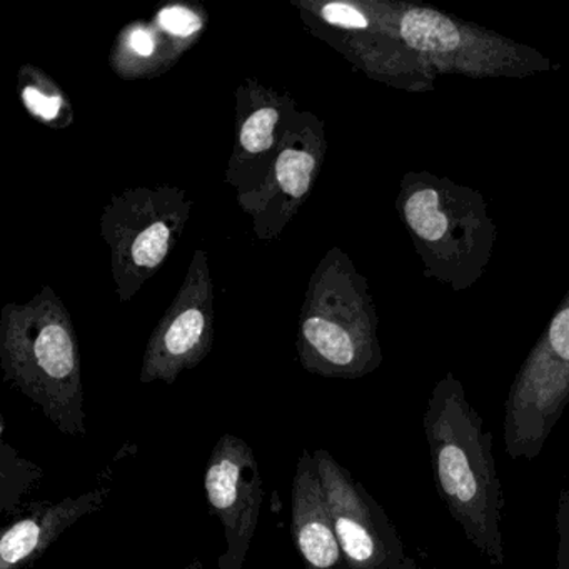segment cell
Listing matches in <instances>:
<instances>
[{
	"label": "cell",
	"mask_w": 569,
	"mask_h": 569,
	"mask_svg": "<svg viewBox=\"0 0 569 569\" xmlns=\"http://www.w3.org/2000/svg\"><path fill=\"white\" fill-rule=\"evenodd\" d=\"M2 448H0V505H2V515H19L21 509L22 496L31 491L32 486L38 479L44 476L39 466L28 459L21 458L19 452L2 438Z\"/></svg>",
	"instance_id": "cell-8"
},
{
	"label": "cell",
	"mask_w": 569,
	"mask_h": 569,
	"mask_svg": "<svg viewBox=\"0 0 569 569\" xmlns=\"http://www.w3.org/2000/svg\"><path fill=\"white\" fill-rule=\"evenodd\" d=\"M436 491L468 541L492 566H505L501 479L492 435L465 398L461 386L442 382L422 416Z\"/></svg>",
	"instance_id": "cell-1"
},
{
	"label": "cell",
	"mask_w": 569,
	"mask_h": 569,
	"mask_svg": "<svg viewBox=\"0 0 569 569\" xmlns=\"http://www.w3.org/2000/svg\"><path fill=\"white\" fill-rule=\"evenodd\" d=\"M111 488L99 486L76 498L61 501H32L2 532L0 569H24L38 561L62 532L86 516L98 512L108 501Z\"/></svg>",
	"instance_id": "cell-4"
},
{
	"label": "cell",
	"mask_w": 569,
	"mask_h": 569,
	"mask_svg": "<svg viewBox=\"0 0 569 569\" xmlns=\"http://www.w3.org/2000/svg\"><path fill=\"white\" fill-rule=\"evenodd\" d=\"M179 569H204V565H202L201 561H198V559H196V561H192L191 565L184 566V568Z\"/></svg>",
	"instance_id": "cell-20"
},
{
	"label": "cell",
	"mask_w": 569,
	"mask_h": 569,
	"mask_svg": "<svg viewBox=\"0 0 569 569\" xmlns=\"http://www.w3.org/2000/svg\"><path fill=\"white\" fill-rule=\"evenodd\" d=\"M279 114L276 109H261L254 112L246 122L241 131V142L249 152H262L271 148L272 129L278 122Z\"/></svg>",
	"instance_id": "cell-12"
},
{
	"label": "cell",
	"mask_w": 569,
	"mask_h": 569,
	"mask_svg": "<svg viewBox=\"0 0 569 569\" xmlns=\"http://www.w3.org/2000/svg\"><path fill=\"white\" fill-rule=\"evenodd\" d=\"M22 98H24L26 106H28L36 116L48 119V121L54 119L56 116L59 114V109L62 108V99L59 98V96L48 98V96L42 94V92L36 88H26Z\"/></svg>",
	"instance_id": "cell-17"
},
{
	"label": "cell",
	"mask_w": 569,
	"mask_h": 569,
	"mask_svg": "<svg viewBox=\"0 0 569 569\" xmlns=\"http://www.w3.org/2000/svg\"><path fill=\"white\" fill-rule=\"evenodd\" d=\"M439 196L432 189L415 192L406 202V219L412 231L426 241H438L448 229V218L438 209Z\"/></svg>",
	"instance_id": "cell-9"
},
{
	"label": "cell",
	"mask_w": 569,
	"mask_h": 569,
	"mask_svg": "<svg viewBox=\"0 0 569 569\" xmlns=\"http://www.w3.org/2000/svg\"><path fill=\"white\" fill-rule=\"evenodd\" d=\"M204 489L209 509L224 528L219 569H242L264 499L254 449L239 436L222 435L206 466Z\"/></svg>",
	"instance_id": "cell-3"
},
{
	"label": "cell",
	"mask_w": 569,
	"mask_h": 569,
	"mask_svg": "<svg viewBox=\"0 0 569 569\" xmlns=\"http://www.w3.org/2000/svg\"><path fill=\"white\" fill-rule=\"evenodd\" d=\"M406 44L416 51L451 52L459 46V31L448 18L429 9H412L401 22Z\"/></svg>",
	"instance_id": "cell-7"
},
{
	"label": "cell",
	"mask_w": 569,
	"mask_h": 569,
	"mask_svg": "<svg viewBox=\"0 0 569 569\" xmlns=\"http://www.w3.org/2000/svg\"><path fill=\"white\" fill-rule=\"evenodd\" d=\"M556 536V569H569V488L559 491L558 506L555 515Z\"/></svg>",
	"instance_id": "cell-13"
},
{
	"label": "cell",
	"mask_w": 569,
	"mask_h": 569,
	"mask_svg": "<svg viewBox=\"0 0 569 569\" xmlns=\"http://www.w3.org/2000/svg\"><path fill=\"white\" fill-rule=\"evenodd\" d=\"M396 569H418V565H416L415 559L406 556L405 561H402L401 565H399Z\"/></svg>",
	"instance_id": "cell-19"
},
{
	"label": "cell",
	"mask_w": 569,
	"mask_h": 569,
	"mask_svg": "<svg viewBox=\"0 0 569 569\" xmlns=\"http://www.w3.org/2000/svg\"><path fill=\"white\" fill-rule=\"evenodd\" d=\"M348 569H396L406 559L396 526L368 489L326 449L312 451Z\"/></svg>",
	"instance_id": "cell-2"
},
{
	"label": "cell",
	"mask_w": 569,
	"mask_h": 569,
	"mask_svg": "<svg viewBox=\"0 0 569 569\" xmlns=\"http://www.w3.org/2000/svg\"><path fill=\"white\" fill-rule=\"evenodd\" d=\"M292 539L306 569H348L315 456L302 449L292 481Z\"/></svg>",
	"instance_id": "cell-5"
},
{
	"label": "cell",
	"mask_w": 569,
	"mask_h": 569,
	"mask_svg": "<svg viewBox=\"0 0 569 569\" xmlns=\"http://www.w3.org/2000/svg\"><path fill=\"white\" fill-rule=\"evenodd\" d=\"M302 336L315 356L309 365L319 371L355 376L358 375L359 366L365 365L359 359L358 346L352 336L336 322L322 318L306 319Z\"/></svg>",
	"instance_id": "cell-6"
},
{
	"label": "cell",
	"mask_w": 569,
	"mask_h": 569,
	"mask_svg": "<svg viewBox=\"0 0 569 569\" xmlns=\"http://www.w3.org/2000/svg\"><path fill=\"white\" fill-rule=\"evenodd\" d=\"M549 349L552 352V365L566 366V381L569 386V309L559 312L549 328Z\"/></svg>",
	"instance_id": "cell-14"
},
{
	"label": "cell",
	"mask_w": 569,
	"mask_h": 569,
	"mask_svg": "<svg viewBox=\"0 0 569 569\" xmlns=\"http://www.w3.org/2000/svg\"><path fill=\"white\" fill-rule=\"evenodd\" d=\"M312 169H315V159L308 152L295 151V149L282 152L276 164V174L282 191L288 192L292 198H302L308 192Z\"/></svg>",
	"instance_id": "cell-10"
},
{
	"label": "cell",
	"mask_w": 569,
	"mask_h": 569,
	"mask_svg": "<svg viewBox=\"0 0 569 569\" xmlns=\"http://www.w3.org/2000/svg\"><path fill=\"white\" fill-rule=\"evenodd\" d=\"M322 18L331 24L342 26V28L365 29L368 26V21L361 12L356 11L351 6L341 4V2L326 6L322 9Z\"/></svg>",
	"instance_id": "cell-16"
},
{
	"label": "cell",
	"mask_w": 569,
	"mask_h": 569,
	"mask_svg": "<svg viewBox=\"0 0 569 569\" xmlns=\"http://www.w3.org/2000/svg\"><path fill=\"white\" fill-rule=\"evenodd\" d=\"M169 246V229L158 222L146 229L132 246V258L142 268H156L164 259Z\"/></svg>",
	"instance_id": "cell-11"
},
{
	"label": "cell",
	"mask_w": 569,
	"mask_h": 569,
	"mask_svg": "<svg viewBox=\"0 0 569 569\" xmlns=\"http://www.w3.org/2000/svg\"><path fill=\"white\" fill-rule=\"evenodd\" d=\"M159 22L166 31L176 36H191L201 29V19L184 8H168L159 14Z\"/></svg>",
	"instance_id": "cell-15"
},
{
	"label": "cell",
	"mask_w": 569,
	"mask_h": 569,
	"mask_svg": "<svg viewBox=\"0 0 569 569\" xmlns=\"http://www.w3.org/2000/svg\"><path fill=\"white\" fill-rule=\"evenodd\" d=\"M129 46L139 56H151L154 52V39H152L151 32L144 31V29L132 32Z\"/></svg>",
	"instance_id": "cell-18"
}]
</instances>
